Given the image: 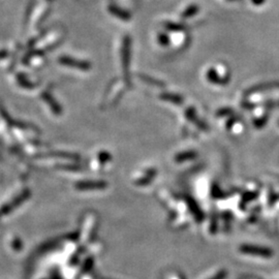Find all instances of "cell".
Wrapping results in <instances>:
<instances>
[{
	"instance_id": "1",
	"label": "cell",
	"mask_w": 279,
	"mask_h": 279,
	"mask_svg": "<svg viewBox=\"0 0 279 279\" xmlns=\"http://www.w3.org/2000/svg\"><path fill=\"white\" fill-rule=\"evenodd\" d=\"M207 79H208V81L211 82L212 84L226 85L229 82L230 77L229 76L222 77L219 75V73H217L216 69L210 68V69H208V71H207Z\"/></svg>"
},
{
	"instance_id": "2",
	"label": "cell",
	"mask_w": 279,
	"mask_h": 279,
	"mask_svg": "<svg viewBox=\"0 0 279 279\" xmlns=\"http://www.w3.org/2000/svg\"><path fill=\"white\" fill-rule=\"evenodd\" d=\"M279 88V82H272V83H267V84H260L257 86L251 87L250 89L247 90L245 92L246 95H251L254 93H261V92H265L269 89H277Z\"/></svg>"
},
{
	"instance_id": "3",
	"label": "cell",
	"mask_w": 279,
	"mask_h": 279,
	"mask_svg": "<svg viewBox=\"0 0 279 279\" xmlns=\"http://www.w3.org/2000/svg\"><path fill=\"white\" fill-rule=\"evenodd\" d=\"M241 250L245 253L249 254H260V256H270L271 251L267 249L260 248V247H252V246H243Z\"/></svg>"
},
{
	"instance_id": "4",
	"label": "cell",
	"mask_w": 279,
	"mask_h": 279,
	"mask_svg": "<svg viewBox=\"0 0 279 279\" xmlns=\"http://www.w3.org/2000/svg\"><path fill=\"white\" fill-rule=\"evenodd\" d=\"M198 12H200V6L197 4H191L184 12L182 13V19H188V18L194 17V16L197 15Z\"/></svg>"
},
{
	"instance_id": "5",
	"label": "cell",
	"mask_w": 279,
	"mask_h": 279,
	"mask_svg": "<svg viewBox=\"0 0 279 279\" xmlns=\"http://www.w3.org/2000/svg\"><path fill=\"white\" fill-rule=\"evenodd\" d=\"M60 61L63 63V65H67V66H75L78 67H83V66H88L87 63L84 62H79V61H75V60H71V59H67V58H61Z\"/></svg>"
},
{
	"instance_id": "6",
	"label": "cell",
	"mask_w": 279,
	"mask_h": 279,
	"mask_svg": "<svg viewBox=\"0 0 279 279\" xmlns=\"http://www.w3.org/2000/svg\"><path fill=\"white\" fill-rule=\"evenodd\" d=\"M165 27L171 31H183L186 29V26L183 25V24H180L179 25V24H175V23H167Z\"/></svg>"
},
{
	"instance_id": "7",
	"label": "cell",
	"mask_w": 279,
	"mask_h": 279,
	"mask_svg": "<svg viewBox=\"0 0 279 279\" xmlns=\"http://www.w3.org/2000/svg\"><path fill=\"white\" fill-rule=\"evenodd\" d=\"M169 42H170V39H169V37H167L166 35H161L159 36V43H161L162 45H164V46H166L167 44H169Z\"/></svg>"
},
{
	"instance_id": "8",
	"label": "cell",
	"mask_w": 279,
	"mask_h": 279,
	"mask_svg": "<svg viewBox=\"0 0 279 279\" xmlns=\"http://www.w3.org/2000/svg\"><path fill=\"white\" fill-rule=\"evenodd\" d=\"M251 3L254 4V5H257V6H260L262 4H264L266 2V0H250Z\"/></svg>"
},
{
	"instance_id": "9",
	"label": "cell",
	"mask_w": 279,
	"mask_h": 279,
	"mask_svg": "<svg viewBox=\"0 0 279 279\" xmlns=\"http://www.w3.org/2000/svg\"><path fill=\"white\" fill-rule=\"evenodd\" d=\"M225 276H226L225 272H220V273L217 274L216 276H214L212 279H223V278H225Z\"/></svg>"
},
{
	"instance_id": "10",
	"label": "cell",
	"mask_w": 279,
	"mask_h": 279,
	"mask_svg": "<svg viewBox=\"0 0 279 279\" xmlns=\"http://www.w3.org/2000/svg\"><path fill=\"white\" fill-rule=\"evenodd\" d=\"M229 2H242L243 0H227Z\"/></svg>"
},
{
	"instance_id": "11",
	"label": "cell",
	"mask_w": 279,
	"mask_h": 279,
	"mask_svg": "<svg viewBox=\"0 0 279 279\" xmlns=\"http://www.w3.org/2000/svg\"><path fill=\"white\" fill-rule=\"evenodd\" d=\"M4 55H5V53H1V54H0V56H4Z\"/></svg>"
}]
</instances>
